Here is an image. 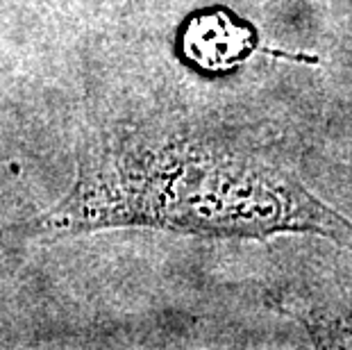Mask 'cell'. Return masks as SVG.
<instances>
[{"label":"cell","instance_id":"obj_1","mask_svg":"<svg viewBox=\"0 0 352 350\" xmlns=\"http://www.w3.org/2000/svg\"><path fill=\"white\" fill-rule=\"evenodd\" d=\"M48 232L148 226L214 237L320 234L352 250V221L280 164L186 135L121 132L94 144Z\"/></svg>","mask_w":352,"mask_h":350},{"label":"cell","instance_id":"obj_2","mask_svg":"<svg viewBox=\"0 0 352 350\" xmlns=\"http://www.w3.org/2000/svg\"><path fill=\"white\" fill-rule=\"evenodd\" d=\"M252 48V30L228 12L196 14L182 30L184 57L205 71H228Z\"/></svg>","mask_w":352,"mask_h":350}]
</instances>
